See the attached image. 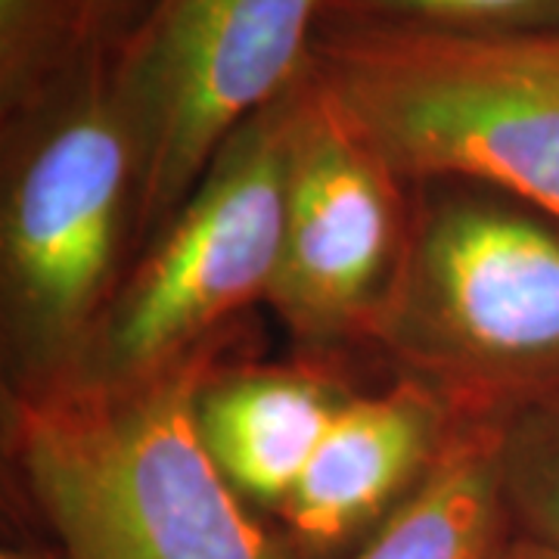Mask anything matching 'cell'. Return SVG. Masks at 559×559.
<instances>
[{
    "instance_id": "6da1fadb",
    "label": "cell",
    "mask_w": 559,
    "mask_h": 559,
    "mask_svg": "<svg viewBox=\"0 0 559 559\" xmlns=\"http://www.w3.org/2000/svg\"><path fill=\"white\" fill-rule=\"evenodd\" d=\"M237 330L134 380L3 392V444L66 559H311L212 460L197 399Z\"/></svg>"
},
{
    "instance_id": "7a4b0ae2",
    "label": "cell",
    "mask_w": 559,
    "mask_h": 559,
    "mask_svg": "<svg viewBox=\"0 0 559 559\" xmlns=\"http://www.w3.org/2000/svg\"><path fill=\"white\" fill-rule=\"evenodd\" d=\"M138 140L106 50L3 119L0 286L7 389L79 377L134 246Z\"/></svg>"
},
{
    "instance_id": "3957f363",
    "label": "cell",
    "mask_w": 559,
    "mask_h": 559,
    "mask_svg": "<svg viewBox=\"0 0 559 559\" xmlns=\"http://www.w3.org/2000/svg\"><path fill=\"white\" fill-rule=\"evenodd\" d=\"M411 215L367 340L454 419L559 382V221L488 183H407Z\"/></svg>"
},
{
    "instance_id": "277c9868",
    "label": "cell",
    "mask_w": 559,
    "mask_h": 559,
    "mask_svg": "<svg viewBox=\"0 0 559 559\" xmlns=\"http://www.w3.org/2000/svg\"><path fill=\"white\" fill-rule=\"evenodd\" d=\"M311 79L404 183H488L559 221V32L320 20Z\"/></svg>"
},
{
    "instance_id": "5b68a950",
    "label": "cell",
    "mask_w": 559,
    "mask_h": 559,
    "mask_svg": "<svg viewBox=\"0 0 559 559\" xmlns=\"http://www.w3.org/2000/svg\"><path fill=\"white\" fill-rule=\"evenodd\" d=\"M299 79L221 143L197 190L121 280L79 377L153 373L234 333L252 301H267Z\"/></svg>"
},
{
    "instance_id": "8992f818",
    "label": "cell",
    "mask_w": 559,
    "mask_h": 559,
    "mask_svg": "<svg viewBox=\"0 0 559 559\" xmlns=\"http://www.w3.org/2000/svg\"><path fill=\"white\" fill-rule=\"evenodd\" d=\"M323 7L326 0H153L109 53L138 140L134 246L156 240L221 143L296 84Z\"/></svg>"
},
{
    "instance_id": "52a82bcc",
    "label": "cell",
    "mask_w": 559,
    "mask_h": 559,
    "mask_svg": "<svg viewBox=\"0 0 559 559\" xmlns=\"http://www.w3.org/2000/svg\"><path fill=\"white\" fill-rule=\"evenodd\" d=\"M411 190L305 66L286 162L283 242L267 305L308 348L364 342L407 234Z\"/></svg>"
},
{
    "instance_id": "ba28073f",
    "label": "cell",
    "mask_w": 559,
    "mask_h": 559,
    "mask_svg": "<svg viewBox=\"0 0 559 559\" xmlns=\"http://www.w3.org/2000/svg\"><path fill=\"white\" fill-rule=\"evenodd\" d=\"M451 429L454 414L414 380L352 395L277 510L286 538L311 557L380 528L436 466Z\"/></svg>"
},
{
    "instance_id": "9c48e42d",
    "label": "cell",
    "mask_w": 559,
    "mask_h": 559,
    "mask_svg": "<svg viewBox=\"0 0 559 559\" xmlns=\"http://www.w3.org/2000/svg\"><path fill=\"white\" fill-rule=\"evenodd\" d=\"M352 399L314 364H221L197 399L200 436L240 498L280 510Z\"/></svg>"
},
{
    "instance_id": "30bf717a",
    "label": "cell",
    "mask_w": 559,
    "mask_h": 559,
    "mask_svg": "<svg viewBox=\"0 0 559 559\" xmlns=\"http://www.w3.org/2000/svg\"><path fill=\"white\" fill-rule=\"evenodd\" d=\"M516 538L491 419H454L436 466L348 559H503Z\"/></svg>"
},
{
    "instance_id": "8fae6325",
    "label": "cell",
    "mask_w": 559,
    "mask_h": 559,
    "mask_svg": "<svg viewBox=\"0 0 559 559\" xmlns=\"http://www.w3.org/2000/svg\"><path fill=\"white\" fill-rule=\"evenodd\" d=\"M87 50V0H0V116L38 103Z\"/></svg>"
},
{
    "instance_id": "7c38bea8",
    "label": "cell",
    "mask_w": 559,
    "mask_h": 559,
    "mask_svg": "<svg viewBox=\"0 0 559 559\" xmlns=\"http://www.w3.org/2000/svg\"><path fill=\"white\" fill-rule=\"evenodd\" d=\"M503 500L516 535L559 550V382L491 419Z\"/></svg>"
},
{
    "instance_id": "4fadbf2b",
    "label": "cell",
    "mask_w": 559,
    "mask_h": 559,
    "mask_svg": "<svg viewBox=\"0 0 559 559\" xmlns=\"http://www.w3.org/2000/svg\"><path fill=\"white\" fill-rule=\"evenodd\" d=\"M323 20L448 35L559 32V0H326Z\"/></svg>"
},
{
    "instance_id": "5bb4252c",
    "label": "cell",
    "mask_w": 559,
    "mask_h": 559,
    "mask_svg": "<svg viewBox=\"0 0 559 559\" xmlns=\"http://www.w3.org/2000/svg\"><path fill=\"white\" fill-rule=\"evenodd\" d=\"M153 0H87V38L91 50L112 53L134 32Z\"/></svg>"
},
{
    "instance_id": "9a60e30c",
    "label": "cell",
    "mask_w": 559,
    "mask_h": 559,
    "mask_svg": "<svg viewBox=\"0 0 559 559\" xmlns=\"http://www.w3.org/2000/svg\"><path fill=\"white\" fill-rule=\"evenodd\" d=\"M503 559H559L557 547H547V544H540V540L525 538V535H516L513 544L507 547V554Z\"/></svg>"
},
{
    "instance_id": "2e32d148",
    "label": "cell",
    "mask_w": 559,
    "mask_h": 559,
    "mask_svg": "<svg viewBox=\"0 0 559 559\" xmlns=\"http://www.w3.org/2000/svg\"><path fill=\"white\" fill-rule=\"evenodd\" d=\"M0 559H38V557L25 554V550H20V547H3V554H0Z\"/></svg>"
}]
</instances>
